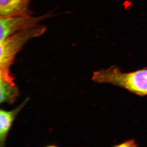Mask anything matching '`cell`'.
<instances>
[{
	"label": "cell",
	"mask_w": 147,
	"mask_h": 147,
	"mask_svg": "<svg viewBox=\"0 0 147 147\" xmlns=\"http://www.w3.org/2000/svg\"><path fill=\"white\" fill-rule=\"evenodd\" d=\"M92 80L100 84H109L123 88L140 96L147 95V67L129 72H124L116 66L95 71Z\"/></svg>",
	"instance_id": "cell-1"
},
{
	"label": "cell",
	"mask_w": 147,
	"mask_h": 147,
	"mask_svg": "<svg viewBox=\"0 0 147 147\" xmlns=\"http://www.w3.org/2000/svg\"><path fill=\"white\" fill-rule=\"evenodd\" d=\"M45 27L36 26L15 33L0 41V70H10L17 53L30 40L42 35Z\"/></svg>",
	"instance_id": "cell-2"
},
{
	"label": "cell",
	"mask_w": 147,
	"mask_h": 147,
	"mask_svg": "<svg viewBox=\"0 0 147 147\" xmlns=\"http://www.w3.org/2000/svg\"><path fill=\"white\" fill-rule=\"evenodd\" d=\"M50 16L47 13L37 17L21 15L0 17V41L15 33L36 26L38 23Z\"/></svg>",
	"instance_id": "cell-3"
},
{
	"label": "cell",
	"mask_w": 147,
	"mask_h": 147,
	"mask_svg": "<svg viewBox=\"0 0 147 147\" xmlns=\"http://www.w3.org/2000/svg\"><path fill=\"white\" fill-rule=\"evenodd\" d=\"M29 98H27L20 105L13 110L6 111L0 110V146L4 147L5 144L9 131L13 121L18 113L26 105Z\"/></svg>",
	"instance_id": "cell-4"
},
{
	"label": "cell",
	"mask_w": 147,
	"mask_h": 147,
	"mask_svg": "<svg viewBox=\"0 0 147 147\" xmlns=\"http://www.w3.org/2000/svg\"><path fill=\"white\" fill-rule=\"evenodd\" d=\"M31 0H0V17L31 15Z\"/></svg>",
	"instance_id": "cell-5"
},
{
	"label": "cell",
	"mask_w": 147,
	"mask_h": 147,
	"mask_svg": "<svg viewBox=\"0 0 147 147\" xmlns=\"http://www.w3.org/2000/svg\"><path fill=\"white\" fill-rule=\"evenodd\" d=\"M13 77H0V102L12 104L16 100L18 95V90L13 81Z\"/></svg>",
	"instance_id": "cell-6"
},
{
	"label": "cell",
	"mask_w": 147,
	"mask_h": 147,
	"mask_svg": "<svg viewBox=\"0 0 147 147\" xmlns=\"http://www.w3.org/2000/svg\"><path fill=\"white\" fill-rule=\"evenodd\" d=\"M137 146L136 142L134 140H130L122 143L121 144L117 145L115 146L120 147H136Z\"/></svg>",
	"instance_id": "cell-7"
}]
</instances>
